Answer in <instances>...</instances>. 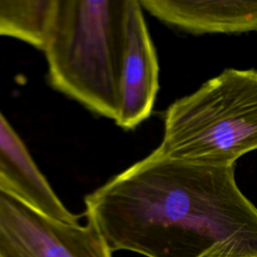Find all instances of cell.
<instances>
[{
	"label": "cell",
	"mask_w": 257,
	"mask_h": 257,
	"mask_svg": "<svg viewBox=\"0 0 257 257\" xmlns=\"http://www.w3.org/2000/svg\"><path fill=\"white\" fill-rule=\"evenodd\" d=\"M111 252L146 257H257V207L235 165L171 159L157 149L84 199Z\"/></svg>",
	"instance_id": "6da1fadb"
},
{
	"label": "cell",
	"mask_w": 257,
	"mask_h": 257,
	"mask_svg": "<svg viewBox=\"0 0 257 257\" xmlns=\"http://www.w3.org/2000/svg\"><path fill=\"white\" fill-rule=\"evenodd\" d=\"M127 0H53L43 50L51 84L115 119Z\"/></svg>",
	"instance_id": "7a4b0ae2"
},
{
	"label": "cell",
	"mask_w": 257,
	"mask_h": 257,
	"mask_svg": "<svg viewBox=\"0 0 257 257\" xmlns=\"http://www.w3.org/2000/svg\"><path fill=\"white\" fill-rule=\"evenodd\" d=\"M157 150L209 166H233L257 150V70L227 68L174 101Z\"/></svg>",
	"instance_id": "3957f363"
},
{
	"label": "cell",
	"mask_w": 257,
	"mask_h": 257,
	"mask_svg": "<svg viewBox=\"0 0 257 257\" xmlns=\"http://www.w3.org/2000/svg\"><path fill=\"white\" fill-rule=\"evenodd\" d=\"M96 227L55 219L0 185V257H111Z\"/></svg>",
	"instance_id": "277c9868"
},
{
	"label": "cell",
	"mask_w": 257,
	"mask_h": 257,
	"mask_svg": "<svg viewBox=\"0 0 257 257\" xmlns=\"http://www.w3.org/2000/svg\"><path fill=\"white\" fill-rule=\"evenodd\" d=\"M158 89L159 63L143 8L139 0H127L116 124L131 130L147 119Z\"/></svg>",
	"instance_id": "5b68a950"
},
{
	"label": "cell",
	"mask_w": 257,
	"mask_h": 257,
	"mask_svg": "<svg viewBox=\"0 0 257 257\" xmlns=\"http://www.w3.org/2000/svg\"><path fill=\"white\" fill-rule=\"evenodd\" d=\"M159 20L193 34L257 31V1L139 0Z\"/></svg>",
	"instance_id": "8992f818"
},
{
	"label": "cell",
	"mask_w": 257,
	"mask_h": 257,
	"mask_svg": "<svg viewBox=\"0 0 257 257\" xmlns=\"http://www.w3.org/2000/svg\"><path fill=\"white\" fill-rule=\"evenodd\" d=\"M0 185L55 219L78 223L40 172L21 139L0 112Z\"/></svg>",
	"instance_id": "52a82bcc"
},
{
	"label": "cell",
	"mask_w": 257,
	"mask_h": 257,
	"mask_svg": "<svg viewBox=\"0 0 257 257\" xmlns=\"http://www.w3.org/2000/svg\"><path fill=\"white\" fill-rule=\"evenodd\" d=\"M27 25V14L19 0H0V35L20 38Z\"/></svg>",
	"instance_id": "ba28073f"
}]
</instances>
